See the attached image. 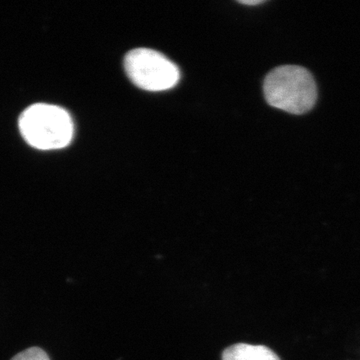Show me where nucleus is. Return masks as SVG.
<instances>
[{
  "label": "nucleus",
  "instance_id": "obj_1",
  "mask_svg": "<svg viewBox=\"0 0 360 360\" xmlns=\"http://www.w3.org/2000/svg\"><path fill=\"white\" fill-rule=\"evenodd\" d=\"M264 91L269 105L292 115L309 112L317 99L314 77L298 65H283L270 71L265 77Z\"/></svg>",
  "mask_w": 360,
  "mask_h": 360
},
{
  "label": "nucleus",
  "instance_id": "obj_2",
  "mask_svg": "<svg viewBox=\"0 0 360 360\" xmlns=\"http://www.w3.org/2000/svg\"><path fill=\"white\" fill-rule=\"evenodd\" d=\"M20 129L23 139L33 148L51 150L70 143L75 127L70 113L63 108L37 103L23 111Z\"/></svg>",
  "mask_w": 360,
  "mask_h": 360
},
{
  "label": "nucleus",
  "instance_id": "obj_3",
  "mask_svg": "<svg viewBox=\"0 0 360 360\" xmlns=\"http://www.w3.org/2000/svg\"><path fill=\"white\" fill-rule=\"evenodd\" d=\"M127 77L139 89L163 91L179 84V68L160 52L148 49L129 51L124 58Z\"/></svg>",
  "mask_w": 360,
  "mask_h": 360
},
{
  "label": "nucleus",
  "instance_id": "obj_4",
  "mask_svg": "<svg viewBox=\"0 0 360 360\" xmlns=\"http://www.w3.org/2000/svg\"><path fill=\"white\" fill-rule=\"evenodd\" d=\"M222 360H281L276 352L264 345L238 343L227 347Z\"/></svg>",
  "mask_w": 360,
  "mask_h": 360
},
{
  "label": "nucleus",
  "instance_id": "obj_5",
  "mask_svg": "<svg viewBox=\"0 0 360 360\" xmlns=\"http://www.w3.org/2000/svg\"><path fill=\"white\" fill-rule=\"evenodd\" d=\"M11 360H51L44 350L39 347H32L16 354Z\"/></svg>",
  "mask_w": 360,
  "mask_h": 360
},
{
  "label": "nucleus",
  "instance_id": "obj_6",
  "mask_svg": "<svg viewBox=\"0 0 360 360\" xmlns=\"http://www.w3.org/2000/svg\"><path fill=\"white\" fill-rule=\"evenodd\" d=\"M264 2L262 0H243V1H239V4H245V6H258Z\"/></svg>",
  "mask_w": 360,
  "mask_h": 360
}]
</instances>
